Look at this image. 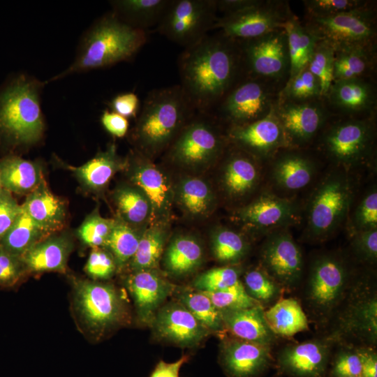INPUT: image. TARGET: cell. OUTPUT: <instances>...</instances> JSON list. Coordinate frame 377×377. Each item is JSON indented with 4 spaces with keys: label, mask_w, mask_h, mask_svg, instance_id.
Returning <instances> with one entry per match:
<instances>
[{
    "label": "cell",
    "mask_w": 377,
    "mask_h": 377,
    "mask_svg": "<svg viewBox=\"0 0 377 377\" xmlns=\"http://www.w3.org/2000/svg\"><path fill=\"white\" fill-rule=\"evenodd\" d=\"M281 98L294 101L319 99L322 98L319 82L306 67L286 82Z\"/></svg>",
    "instance_id": "obj_49"
},
{
    "label": "cell",
    "mask_w": 377,
    "mask_h": 377,
    "mask_svg": "<svg viewBox=\"0 0 377 377\" xmlns=\"http://www.w3.org/2000/svg\"><path fill=\"white\" fill-rule=\"evenodd\" d=\"M175 291L178 301L211 332L225 330L221 311L205 293L191 288H175Z\"/></svg>",
    "instance_id": "obj_42"
},
{
    "label": "cell",
    "mask_w": 377,
    "mask_h": 377,
    "mask_svg": "<svg viewBox=\"0 0 377 377\" xmlns=\"http://www.w3.org/2000/svg\"><path fill=\"white\" fill-rule=\"evenodd\" d=\"M260 179L256 162L251 156L235 153L223 165L221 184L227 196L239 199L251 193L258 186Z\"/></svg>",
    "instance_id": "obj_30"
},
{
    "label": "cell",
    "mask_w": 377,
    "mask_h": 377,
    "mask_svg": "<svg viewBox=\"0 0 377 377\" xmlns=\"http://www.w3.org/2000/svg\"><path fill=\"white\" fill-rule=\"evenodd\" d=\"M316 173V165L310 157L293 149H287L274 155L270 175L278 189L292 192L309 185Z\"/></svg>",
    "instance_id": "obj_26"
},
{
    "label": "cell",
    "mask_w": 377,
    "mask_h": 377,
    "mask_svg": "<svg viewBox=\"0 0 377 377\" xmlns=\"http://www.w3.org/2000/svg\"><path fill=\"white\" fill-rule=\"evenodd\" d=\"M101 122L104 128L113 136L122 138L128 131L127 118L113 111L104 110L101 117Z\"/></svg>",
    "instance_id": "obj_59"
},
{
    "label": "cell",
    "mask_w": 377,
    "mask_h": 377,
    "mask_svg": "<svg viewBox=\"0 0 377 377\" xmlns=\"http://www.w3.org/2000/svg\"><path fill=\"white\" fill-rule=\"evenodd\" d=\"M326 97L333 106L348 113L369 111L375 104L373 87L364 78L334 81Z\"/></svg>",
    "instance_id": "obj_32"
},
{
    "label": "cell",
    "mask_w": 377,
    "mask_h": 377,
    "mask_svg": "<svg viewBox=\"0 0 377 377\" xmlns=\"http://www.w3.org/2000/svg\"><path fill=\"white\" fill-rule=\"evenodd\" d=\"M223 140L212 124L197 119L182 129L170 150L172 159L188 168L213 163L223 149Z\"/></svg>",
    "instance_id": "obj_17"
},
{
    "label": "cell",
    "mask_w": 377,
    "mask_h": 377,
    "mask_svg": "<svg viewBox=\"0 0 377 377\" xmlns=\"http://www.w3.org/2000/svg\"><path fill=\"white\" fill-rule=\"evenodd\" d=\"M354 253L362 261L374 264L377 259V228L356 232L350 235Z\"/></svg>",
    "instance_id": "obj_56"
},
{
    "label": "cell",
    "mask_w": 377,
    "mask_h": 377,
    "mask_svg": "<svg viewBox=\"0 0 377 377\" xmlns=\"http://www.w3.org/2000/svg\"><path fill=\"white\" fill-rule=\"evenodd\" d=\"M211 248L217 261L234 265L246 256L249 244L242 234L227 228L220 227L212 232Z\"/></svg>",
    "instance_id": "obj_43"
},
{
    "label": "cell",
    "mask_w": 377,
    "mask_h": 377,
    "mask_svg": "<svg viewBox=\"0 0 377 377\" xmlns=\"http://www.w3.org/2000/svg\"><path fill=\"white\" fill-rule=\"evenodd\" d=\"M171 0H114L110 4L114 13L128 25L145 31L158 25Z\"/></svg>",
    "instance_id": "obj_34"
},
{
    "label": "cell",
    "mask_w": 377,
    "mask_h": 377,
    "mask_svg": "<svg viewBox=\"0 0 377 377\" xmlns=\"http://www.w3.org/2000/svg\"><path fill=\"white\" fill-rule=\"evenodd\" d=\"M298 205L293 200L265 192L238 209L235 219L252 232L268 235L300 221Z\"/></svg>",
    "instance_id": "obj_14"
},
{
    "label": "cell",
    "mask_w": 377,
    "mask_h": 377,
    "mask_svg": "<svg viewBox=\"0 0 377 377\" xmlns=\"http://www.w3.org/2000/svg\"><path fill=\"white\" fill-rule=\"evenodd\" d=\"M115 219H106L95 209L87 216L77 230L80 240L91 249L104 247L114 226Z\"/></svg>",
    "instance_id": "obj_46"
},
{
    "label": "cell",
    "mask_w": 377,
    "mask_h": 377,
    "mask_svg": "<svg viewBox=\"0 0 377 377\" xmlns=\"http://www.w3.org/2000/svg\"><path fill=\"white\" fill-rule=\"evenodd\" d=\"M334 50L318 41L307 68L319 82L322 98L327 96L334 82Z\"/></svg>",
    "instance_id": "obj_47"
},
{
    "label": "cell",
    "mask_w": 377,
    "mask_h": 377,
    "mask_svg": "<svg viewBox=\"0 0 377 377\" xmlns=\"http://www.w3.org/2000/svg\"><path fill=\"white\" fill-rule=\"evenodd\" d=\"M265 80L251 77L232 87L219 103L221 114L232 126L255 121L269 113L276 103Z\"/></svg>",
    "instance_id": "obj_15"
},
{
    "label": "cell",
    "mask_w": 377,
    "mask_h": 377,
    "mask_svg": "<svg viewBox=\"0 0 377 377\" xmlns=\"http://www.w3.org/2000/svg\"><path fill=\"white\" fill-rule=\"evenodd\" d=\"M242 61L237 41L205 36L185 47L178 59L180 86L195 110L205 113L232 89Z\"/></svg>",
    "instance_id": "obj_1"
},
{
    "label": "cell",
    "mask_w": 377,
    "mask_h": 377,
    "mask_svg": "<svg viewBox=\"0 0 377 377\" xmlns=\"http://www.w3.org/2000/svg\"><path fill=\"white\" fill-rule=\"evenodd\" d=\"M359 377H362V376H359Z\"/></svg>",
    "instance_id": "obj_64"
},
{
    "label": "cell",
    "mask_w": 377,
    "mask_h": 377,
    "mask_svg": "<svg viewBox=\"0 0 377 377\" xmlns=\"http://www.w3.org/2000/svg\"><path fill=\"white\" fill-rule=\"evenodd\" d=\"M126 287L135 305L139 319L151 323L157 311L174 290V286L156 269L132 272L126 279Z\"/></svg>",
    "instance_id": "obj_24"
},
{
    "label": "cell",
    "mask_w": 377,
    "mask_h": 377,
    "mask_svg": "<svg viewBox=\"0 0 377 377\" xmlns=\"http://www.w3.org/2000/svg\"><path fill=\"white\" fill-rule=\"evenodd\" d=\"M129 178L132 185L147 197L151 207V217H168L174 198V191L167 176L154 164L144 157L128 160Z\"/></svg>",
    "instance_id": "obj_23"
},
{
    "label": "cell",
    "mask_w": 377,
    "mask_h": 377,
    "mask_svg": "<svg viewBox=\"0 0 377 377\" xmlns=\"http://www.w3.org/2000/svg\"><path fill=\"white\" fill-rule=\"evenodd\" d=\"M264 315L275 336L290 338L309 329L307 316L294 297H281L265 310Z\"/></svg>",
    "instance_id": "obj_33"
},
{
    "label": "cell",
    "mask_w": 377,
    "mask_h": 377,
    "mask_svg": "<svg viewBox=\"0 0 377 377\" xmlns=\"http://www.w3.org/2000/svg\"><path fill=\"white\" fill-rule=\"evenodd\" d=\"M361 374V362L356 348L346 347L339 350L332 362L329 376L359 377Z\"/></svg>",
    "instance_id": "obj_54"
},
{
    "label": "cell",
    "mask_w": 377,
    "mask_h": 377,
    "mask_svg": "<svg viewBox=\"0 0 377 377\" xmlns=\"http://www.w3.org/2000/svg\"><path fill=\"white\" fill-rule=\"evenodd\" d=\"M353 186L348 171L338 168L317 184L308 202L306 239L323 242L347 220L353 200Z\"/></svg>",
    "instance_id": "obj_5"
},
{
    "label": "cell",
    "mask_w": 377,
    "mask_h": 377,
    "mask_svg": "<svg viewBox=\"0 0 377 377\" xmlns=\"http://www.w3.org/2000/svg\"><path fill=\"white\" fill-rule=\"evenodd\" d=\"M295 17L287 1H262L237 12L219 17L213 29L239 41L256 38L277 29Z\"/></svg>",
    "instance_id": "obj_11"
},
{
    "label": "cell",
    "mask_w": 377,
    "mask_h": 377,
    "mask_svg": "<svg viewBox=\"0 0 377 377\" xmlns=\"http://www.w3.org/2000/svg\"><path fill=\"white\" fill-rule=\"evenodd\" d=\"M188 360V355H182L173 362H165L161 360L156 364L149 377H179L181 367Z\"/></svg>",
    "instance_id": "obj_61"
},
{
    "label": "cell",
    "mask_w": 377,
    "mask_h": 377,
    "mask_svg": "<svg viewBox=\"0 0 377 377\" xmlns=\"http://www.w3.org/2000/svg\"><path fill=\"white\" fill-rule=\"evenodd\" d=\"M374 46H356L334 51V82L364 78L374 61Z\"/></svg>",
    "instance_id": "obj_38"
},
{
    "label": "cell",
    "mask_w": 377,
    "mask_h": 377,
    "mask_svg": "<svg viewBox=\"0 0 377 377\" xmlns=\"http://www.w3.org/2000/svg\"><path fill=\"white\" fill-rule=\"evenodd\" d=\"M45 84L20 74L0 91V136L9 145L31 146L43 137L41 94Z\"/></svg>",
    "instance_id": "obj_3"
},
{
    "label": "cell",
    "mask_w": 377,
    "mask_h": 377,
    "mask_svg": "<svg viewBox=\"0 0 377 377\" xmlns=\"http://www.w3.org/2000/svg\"><path fill=\"white\" fill-rule=\"evenodd\" d=\"M360 357L362 377L377 376V353L374 347L360 346L356 348Z\"/></svg>",
    "instance_id": "obj_60"
},
{
    "label": "cell",
    "mask_w": 377,
    "mask_h": 377,
    "mask_svg": "<svg viewBox=\"0 0 377 377\" xmlns=\"http://www.w3.org/2000/svg\"><path fill=\"white\" fill-rule=\"evenodd\" d=\"M147 40L145 31L124 22L111 11L96 20L84 33L71 64L45 82L128 61Z\"/></svg>",
    "instance_id": "obj_2"
},
{
    "label": "cell",
    "mask_w": 377,
    "mask_h": 377,
    "mask_svg": "<svg viewBox=\"0 0 377 377\" xmlns=\"http://www.w3.org/2000/svg\"><path fill=\"white\" fill-rule=\"evenodd\" d=\"M27 273L22 258L11 254L0 246V286H13Z\"/></svg>",
    "instance_id": "obj_55"
},
{
    "label": "cell",
    "mask_w": 377,
    "mask_h": 377,
    "mask_svg": "<svg viewBox=\"0 0 377 377\" xmlns=\"http://www.w3.org/2000/svg\"><path fill=\"white\" fill-rule=\"evenodd\" d=\"M0 179L3 188L18 195H28L45 179L42 164L17 156L0 159Z\"/></svg>",
    "instance_id": "obj_31"
},
{
    "label": "cell",
    "mask_w": 377,
    "mask_h": 377,
    "mask_svg": "<svg viewBox=\"0 0 377 377\" xmlns=\"http://www.w3.org/2000/svg\"><path fill=\"white\" fill-rule=\"evenodd\" d=\"M348 290L347 304L339 317V330L334 340L341 336L353 337L364 344L374 347L377 340L376 291L368 283H357Z\"/></svg>",
    "instance_id": "obj_16"
},
{
    "label": "cell",
    "mask_w": 377,
    "mask_h": 377,
    "mask_svg": "<svg viewBox=\"0 0 377 377\" xmlns=\"http://www.w3.org/2000/svg\"><path fill=\"white\" fill-rule=\"evenodd\" d=\"M217 12L216 0H171L157 30L171 41L186 47L213 29L219 17Z\"/></svg>",
    "instance_id": "obj_10"
},
{
    "label": "cell",
    "mask_w": 377,
    "mask_h": 377,
    "mask_svg": "<svg viewBox=\"0 0 377 377\" xmlns=\"http://www.w3.org/2000/svg\"><path fill=\"white\" fill-rule=\"evenodd\" d=\"M3 189V186L1 184V179H0V191Z\"/></svg>",
    "instance_id": "obj_63"
},
{
    "label": "cell",
    "mask_w": 377,
    "mask_h": 377,
    "mask_svg": "<svg viewBox=\"0 0 377 377\" xmlns=\"http://www.w3.org/2000/svg\"><path fill=\"white\" fill-rule=\"evenodd\" d=\"M21 211L13 194L3 188L0 191V242L10 230Z\"/></svg>",
    "instance_id": "obj_57"
},
{
    "label": "cell",
    "mask_w": 377,
    "mask_h": 377,
    "mask_svg": "<svg viewBox=\"0 0 377 377\" xmlns=\"http://www.w3.org/2000/svg\"><path fill=\"white\" fill-rule=\"evenodd\" d=\"M203 250L195 237L178 235L169 244L163 257L165 269L170 274L180 276L194 272L202 263Z\"/></svg>",
    "instance_id": "obj_35"
},
{
    "label": "cell",
    "mask_w": 377,
    "mask_h": 377,
    "mask_svg": "<svg viewBox=\"0 0 377 377\" xmlns=\"http://www.w3.org/2000/svg\"><path fill=\"white\" fill-rule=\"evenodd\" d=\"M228 138L246 153L258 158L273 157L281 150L288 149L274 106L269 114L255 121L232 126Z\"/></svg>",
    "instance_id": "obj_19"
},
{
    "label": "cell",
    "mask_w": 377,
    "mask_h": 377,
    "mask_svg": "<svg viewBox=\"0 0 377 377\" xmlns=\"http://www.w3.org/2000/svg\"><path fill=\"white\" fill-rule=\"evenodd\" d=\"M284 290L290 292L300 282L304 259L299 245L288 228L273 231L261 247L260 265Z\"/></svg>",
    "instance_id": "obj_12"
},
{
    "label": "cell",
    "mask_w": 377,
    "mask_h": 377,
    "mask_svg": "<svg viewBox=\"0 0 377 377\" xmlns=\"http://www.w3.org/2000/svg\"><path fill=\"white\" fill-rule=\"evenodd\" d=\"M332 340L316 339L286 346L277 355L278 369L291 377H326Z\"/></svg>",
    "instance_id": "obj_20"
},
{
    "label": "cell",
    "mask_w": 377,
    "mask_h": 377,
    "mask_svg": "<svg viewBox=\"0 0 377 377\" xmlns=\"http://www.w3.org/2000/svg\"><path fill=\"white\" fill-rule=\"evenodd\" d=\"M117 269L112 253L105 247L91 249L84 266V271L94 280L108 279Z\"/></svg>",
    "instance_id": "obj_53"
},
{
    "label": "cell",
    "mask_w": 377,
    "mask_h": 377,
    "mask_svg": "<svg viewBox=\"0 0 377 377\" xmlns=\"http://www.w3.org/2000/svg\"><path fill=\"white\" fill-rule=\"evenodd\" d=\"M219 362L228 377H258L273 357L270 346L235 337L223 341Z\"/></svg>",
    "instance_id": "obj_22"
},
{
    "label": "cell",
    "mask_w": 377,
    "mask_h": 377,
    "mask_svg": "<svg viewBox=\"0 0 377 377\" xmlns=\"http://www.w3.org/2000/svg\"><path fill=\"white\" fill-rule=\"evenodd\" d=\"M258 0H216L218 11L228 15L253 5Z\"/></svg>",
    "instance_id": "obj_62"
},
{
    "label": "cell",
    "mask_w": 377,
    "mask_h": 377,
    "mask_svg": "<svg viewBox=\"0 0 377 377\" xmlns=\"http://www.w3.org/2000/svg\"><path fill=\"white\" fill-rule=\"evenodd\" d=\"M32 219L49 234L61 231L67 219V205L49 188L44 179L22 204Z\"/></svg>",
    "instance_id": "obj_28"
},
{
    "label": "cell",
    "mask_w": 377,
    "mask_h": 377,
    "mask_svg": "<svg viewBox=\"0 0 377 377\" xmlns=\"http://www.w3.org/2000/svg\"><path fill=\"white\" fill-rule=\"evenodd\" d=\"M73 249V242L70 235L66 232L54 233L37 243L21 258L27 273H65Z\"/></svg>",
    "instance_id": "obj_27"
},
{
    "label": "cell",
    "mask_w": 377,
    "mask_h": 377,
    "mask_svg": "<svg viewBox=\"0 0 377 377\" xmlns=\"http://www.w3.org/2000/svg\"><path fill=\"white\" fill-rule=\"evenodd\" d=\"M142 233L118 217L115 219L104 247L113 256L117 269L130 262L137 250Z\"/></svg>",
    "instance_id": "obj_44"
},
{
    "label": "cell",
    "mask_w": 377,
    "mask_h": 377,
    "mask_svg": "<svg viewBox=\"0 0 377 377\" xmlns=\"http://www.w3.org/2000/svg\"><path fill=\"white\" fill-rule=\"evenodd\" d=\"M239 270L232 266L210 269L198 275L193 283L194 289L201 292H216L239 281Z\"/></svg>",
    "instance_id": "obj_50"
},
{
    "label": "cell",
    "mask_w": 377,
    "mask_h": 377,
    "mask_svg": "<svg viewBox=\"0 0 377 377\" xmlns=\"http://www.w3.org/2000/svg\"><path fill=\"white\" fill-rule=\"evenodd\" d=\"M151 324L158 337L182 347H195L211 333L179 301L161 307Z\"/></svg>",
    "instance_id": "obj_21"
},
{
    "label": "cell",
    "mask_w": 377,
    "mask_h": 377,
    "mask_svg": "<svg viewBox=\"0 0 377 377\" xmlns=\"http://www.w3.org/2000/svg\"><path fill=\"white\" fill-rule=\"evenodd\" d=\"M221 311L261 306L246 293L242 280L235 285L216 292H202Z\"/></svg>",
    "instance_id": "obj_48"
},
{
    "label": "cell",
    "mask_w": 377,
    "mask_h": 377,
    "mask_svg": "<svg viewBox=\"0 0 377 377\" xmlns=\"http://www.w3.org/2000/svg\"><path fill=\"white\" fill-rule=\"evenodd\" d=\"M264 311V307L256 306L221 312L225 330L235 337L271 347L276 336L267 325Z\"/></svg>",
    "instance_id": "obj_29"
},
{
    "label": "cell",
    "mask_w": 377,
    "mask_h": 377,
    "mask_svg": "<svg viewBox=\"0 0 377 377\" xmlns=\"http://www.w3.org/2000/svg\"><path fill=\"white\" fill-rule=\"evenodd\" d=\"M306 29L334 51L374 46L376 13L369 6L325 17H307Z\"/></svg>",
    "instance_id": "obj_8"
},
{
    "label": "cell",
    "mask_w": 377,
    "mask_h": 377,
    "mask_svg": "<svg viewBox=\"0 0 377 377\" xmlns=\"http://www.w3.org/2000/svg\"><path fill=\"white\" fill-rule=\"evenodd\" d=\"M50 235L21 205L20 213L1 239L0 246L11 254L22 258L34 245Z\"/></svg>",
    "instance_id": "obj_37"
},
{
    "label": "cell",
    "mask_w": 377,
    "mask_h": 377,
    "mask_svg": "<svg viewBox=\"0 0 377 377\" xmlns=\"http://www.w3.org/2000/svg\"><path fill=\"white\" fill-rule=\"evenodd\" d=\"M351 271L346 259L329 252L312 261L306 288V302L314 318L327 320L346 297L350 284Z\"/></svg>",
    "instance_id": "obj_6"
},
{
    "label": "cell",
    "mask_w": 377,
    "mask_h": 377,
    "mask_svg": "<svg viewBox=\"0 0 377 377\" xmlns=\"http://www.w3.org/2000/svg\"><path fill=\"white\" fill-rule=\"evenodd\" d=\"M377 228V191L374 186L362 198L350 216L348 223L350 235Z\"/></svg>",
    "instance_id": "obj_51"
},
{
    "label": "cell",
    "mask_w": 377,
    "mask_h": 377,
    "mask_svg": "<svg viewBox=\"0 0 377 377\" xmlns=\"http://www.w3.org/2000/svg\"><path fill=\"white\" fill-rule=\"evenodd\" d=\"M112 110L126 118L135 117L140 107L138 96L133 92L121 93L110 103Z\"/></svg>",
    "instance_id": "obj_58"
},
{
    "label": "cell",
    "mask_w": 377,
    "mask_h": 377,
    "mask_svg": "<svg viewBox=\"0 0 377 377\" xmlns=\"http://www.w3.org/2000/svg\"><path fill=\"white\" fill-rule=\"evenodd\" d=\"M176 197L182 208L193 216L208 214L214 201L211 187L204 180L197 177L182 179L177 188Z\"/></svg>",
    "instance_id": "obj_41"
},
{
    "label": "cell",
    "mask_w": 377,
    "mask_h": 377,
    "mask_svg": "<svg viewBox=\"0 0 377 377\" xmlns=\"http://www.w3.org/2000/svg\"><path fill=\"white\" fill-rule=\"evenodd\" d=\"M113 200L117 217L132 226L143 223L152 216L147 197L133 185L117 187L113 193Z\"/></svg>",
    "instance_id": "obj_39"
},
{
    "label": "cell",
    "mask_w": 377,
    "mask_h": 377,
    "mask_svg": "<svg viewBox=\"0 0 377 377\" xmlns=\"http://www.w3.org/2000/svg\"><path fill=\"white\" fill-rule=\"evenodd\" d=\"M73 302L83 326L99 338L123 322L126 307L117 289L109 283L74 279Z\"/></svg>",
    "instance_id": "obj_7"
},
{
    "label": "cell",
    "mask_w": 377,
    "mask_h": 377,
    "mask_svg": "<svg viewBox=\"0 0 377 377\" xmlns=\"http://www.w3.org/2000/svg\"><path fill=\"white\" fill-rule=\"evenodd\" d=\"M239 41L242 61L251 77L277 80L289 73L287 37L283 29Z\"/></svg>",
    "instance_id": "obj_13"
},
{
    "label": "cell",
    "mask_w": 377,
    "mask_h": 377,
    "mask_svg": "<svg viewBox=\"0 0 377 377\" xmlns=\"http://www.w3.org/2000/svg\"><path fill=\"white\" fill-rule=\"evenodd\" d=\"M195 110L180 85L150 91L133 131L136 143L149 153L160 151L180 133Z\"/></svg>",
    "instance_id": "obj_4"
},
{
    "label": "cell",
    "mask_w": 377,
    "mask_h": 377,
    "mask_svg": "<svg viewBox=\"0 0 377 377\" xmlns=\"http://www.w3.org/2000/svg\"><path fill=\"white\" fill-rule=\"evenodd\" d=\"M166 237L165 228L161 223L143 231L137 250L128 263L131 272L156 269L163 252Z\"/></svg>",
    "instance_id": "obj_40"
},
{
    "label": "cell",
    "mask_w": 377,
    "mask_h": 377,
    "mask_svg": "<svg viewBox=\"0 0 377 377\" xmlns=\"http://www.w3.org/2000/svg\"><path fill=\"white\" fill-rule=\"evenodd\" d=\"M288 149L309 143L323 127L327 112L318 99L294 101L281 98L274 105Z\"/></svg>",
    "instance_id": "obj_18"
},
{
    "label": "cell",
    "mask_w": 377,
    "mask_h": 377,
    "mask_svg": "<svg viewBox=\"0 0 377 377\" xmlns=\"http://www.w3.org/2000/svg\"><path fill=\"white\" fill-rule=\"evenodd\" d=\"M307 17H325L356 10L369 6L362 0H306L303 1Z\"/></svg>",
    "instance_id": "obj_52"
},
{
    "label": "cell",
    "mask_w": 377,
    "mask_h": 377,
    "mask_svg": "<svg viewBox=\"0 0 377 377\" xmlns=\"http://www.w3.org/2000/svg\"><path fill=\"white\" fill-rule=\"evenodd\" d=\"M73 172L81 188L87 193L99 195L107 188L111 179L128 166V160L121 158L114 144L99 151L87 163L75 167L65 165Z\"/></svg>",
    "instance_id": "obj_25"
},
{
    "label": "cell",
    "mask_w": 377,
    "mask_h": 377,
    "mask_svg": "<svg viewBox=\"0 0 377 377\" xmlns=\"http://www.w3.org/2000/svg\"><path fill=\"white\" fill-rule=\"evenodd\" d=\"M242 281L248 295L263 307L275 303L282 297L284 292L283 288L260 266L246 271Z\"/></svg>",
    "instance_id": "obj_45"
},
{
    "label": "cell",
    "mask_w": 377,
    "mask_h": 377,
    "mask_svg": "<svg viewBox=\"0 0 377 377\" xmlns=\"http://www.w3.org/2000/svg\"><path fill=\"white\" fill-rule=\"evenodd\" d=\"M283 29L286 34L290 61L288 82L307 67L318 40L296 16Z\"/></svg>",
    "instance_id": "obj_36"
},
{
    "label": "cell",
    "mask_w": 377,
    "mask_h": 377,
    "mask_svg": "<svg viewBox=\"0 0 377 377\" xmlns=\"http://www.w3.org/2000/svg\"><path fill=\"white\" fill-rule=\"evenodd\" d=\"M374 127L369 119H349L334 123L323 133L321 148L338 168L348 171L370 159Z\"/></svg>",
    "instance_id": "obj_9"
}]
</instances>
